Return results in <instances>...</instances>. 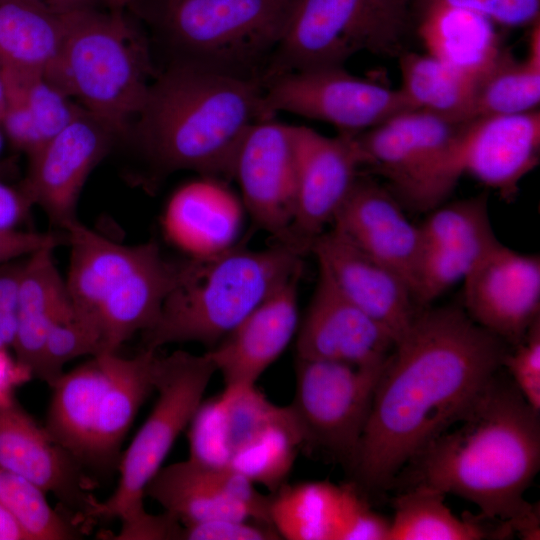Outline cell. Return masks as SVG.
Returning <instances> with one entry per match:
<instances>
[{"instance_id":"1","label":"cell","mask_w":540,"mask_h":540,"mask_svg":"<svg viewBox=\"0 0 540 540\" xmlns=\"http://www.w3.org/2000/svg\"><path fill=\"white\" fill-rule=\"evenodd\" d=\"M506 343L463 308L420 307L380 377L351 467L369 489L402 468L459 419L496 376Z\"/></svg>"},{"instance_id":"2","label":"cell","mask_w":540,"mask_h":540,"mask_svg":"<svg viewBox=\"0 0 540 540\" xmlns=\"http://www.w3.org/2000/svg\"><path fill=\"white\" fill-rule=\"evenodd\" d=\"M540 413L496 376L410 463L414 484L475 504L524 539H539V506L524 494L540 467Z\"/></svg>"},{"instance_id":"3","label":"cell","mask_w":540,"mask_h":540,"mask_svg":"<svg viewBox=\"0 0 540 540\" xmlns=\"http://www.w3.org/2000/svg\"><path fill=\"white\" fill-rule=\"evenodd\" d=\"M263 84L178 62L152 81L135 135L156 174L180 170L232 180L238 149L250 127L266 119Z\"/></svg>"},{"instance_id":"4","label":"cell","mask_w":540,"mask_h":540,"mask_svg":"<svg viewBox=\"0 0 540 540\" xmlns=\"http://www.w3.org/2000/svg\"><path fill=\"white\" fill-rule=\"evenodd\" d=\"M301 250L278 243L263 250L232 246L187 258L157 322L142 333L143 349L196 342L214 347L284 283L302 273Z\"/></svg>"},{"instance_id":"5","label":"cell","mask_w":540,"mask_h":540,"mask_svg":"<svg viewBox=\"0 0 540 540\" xmlns=\"http://www.w3.org/2000/svg\"><path fill=\"white\" fill-rule=\"evenodd\" d=\"M59 49L46 78L116 136L130 133L151 85L147 45L117 11L63 13Z\"/></svg>"},{"instance_id":"6","label":"cell","mask_w":540,"mask_h":540,"mask_svg":"<svg viewBox=\"0 0 540 540\" xmlns=\"http://www.w3.org/2000/svg\"><path fill=\"white\" fill-rule=\"evenodd\" d=\"M410 0H293L264 82L278 75L344 66L359 52L398 56Z\"/></svg>"},{"instance_id":"7","label":"cell","mask_w":540,"mask_h":540,"mask_svg":"<svg viewBox=\"0 0 540 540\" xmlns=\"http://www.w3.org/2000/svg\"><path fill=\"white\" fill-rule=\"evenodd\" d=\"M215 372L206 353L177 350L164 357L156 354L153 382L157 400L120 457L119 483L114 493L100 502L98 520L118 519L125 525L146 513L145 489L188 427Z\"/></svg>"},{"instance_id":"8","label":"cell","mask_w":540,"mask_h":540,"mask_svg":"<svg viewBox=\"0 0 540 540\" xmlns=\"http://www.w3.org/2000/svg\"><path fill=\"white\" fill-rule=\"evenodd\" d=\"M462 124L408 110L355 136L364 167L386 181L402 206L429 212L444 203L462 177Z\"/></svg>"},{"instance_id":"9","label":"cell","mask_w":540,"mask_h":540,"mask_svg":"<svg viewBox=\"0 0 540 540\" xmlns=\"http://www.w3.org/2000/svg\"><path fill=\"white\" fill-rule=\"evenodd\" d=\"M293 0H165L162 24L184 60L249 77L245 69L273 54ZM253 78V77H250Z\"/></svg>"},{"instance_id":"10","label":"cell","mask_w":540,"mask_h":540,"mask_svg":"<svg viewBox=\"0 0 540 540\" xmlns=\"http://www.w3.org/2000/svg\"><path fill=\"white\" fill-rule=\"evenodd\" d=\"M387 361L358 366L296 358L295 394L289 406L302 432L303 448L321 447L351 466Z\"/></svg>"},{"instance_id":"11","label":"cell","mask_w":540,"mask_h":540,"mask_svg":"<svg viewBox=\"0 0 540 540\" xmlns=\"http://www.w3.org/2000/svg\"><path fill=\"white\" fill-rule=\"evenodd\" d=\"M266 119L285 112L326 122L339 133L360 134L404 111L413 110L399 88L325 66L273 77L263 83Z\"/></svg>"},{"instance_id":"12","label":"cell","mask_w":540,"mask_h":540,"mask_svg":"<svg viewBox=\"0 0 540 540\" xmlns=\"http://www.w3.org/2000/svg\"><path fill=\"white\" fill-rule=\"evenodd\" d=\"M0 466L51 493L84 530L100 502L85 467L58 444L13 398L0 405Z\"/></svg>"},{"instance_id":"13","label":"cell","mask_w":540,"mask_h":540,"mask_svg":"<svg viewBox=\"0 0 540 540\" xmlns=\"http://www.w3.org/2000/svg\"><path fill=\"white\" fill-rule=\"evenodd\" d=\"M116 135L87 111H82L36 152L19 188L50 223L62 231L79 221L77 206L83 186L109 152Z\"/></svg>"},{"instance_id":"14","label":"cell","mask_w":540,"mask_h":540,"mask_svg":"<svg viewBox=\"0 0 540 540\" xmlns=\"http://www.w3.org/2000/svg\"><path fill=\"white\" fill-rule=\"evenodd\" d=\"M232 180L254 223L278 243L297 248L292 235L297 191L293 125L274 118L253 124L238 149Z\"/></svg>"},{"instance_id":"15","label":"cell","mask_w":540,"mask_h":540,"mask_svg":"<svg viewBox=\"0 0 540 540\" xmlns=\"http://www.w3.org/2000/svg\"><path fill=\"white\" fill-rule=\"evenodd\" d=\"M296 159L294 245L305 254L312 241L332 223L364 167L355 134L329 137L293 125Z\"/></svg>"},{"instance_id":"16","label":"cell","mask_w":540,"mask_h":540,"mask_svg":"<svg viewBox=\"0 0 540 540\" xmlns=\"http://www.w3.org/2000/svg\"><path fill=\"white\" fill-rule=\"evenodd\" d=\"M464 282V311L477 325L514 346L540 318V256L501 242Z\"/></svg>"},{"instance_id":"17","label":"cell","mask_w":540,"mask_h":540,"mask_svg":"<svg viewBox=\"0 0 540 540\" xmlns=\"http://www.w3.org/2000/svg\"><path fill=\"white\" fill-rule=\"evenodd\" d=\"M149 496L182 525L233 518L265 523L271 496L231 468L209 467L190 459L162 466L148 483Z\"/></svg>"},{"instance_id":"18","label":"cell","mask_w":540,"mask_h":540,"mask_svg":"<svg viewBox=\"0 0 540 540\" xmlns=\"http://www.w3.org/2000/svg\"><path fill=\"white\" fill-rule=\"evenodd\" d=\"M395 342L384 326L348 300L319 267L314 293L297 330L296 358L381 365Z\"/></svg>"},{"instance_id":"19","label":"cell","mask_w":540,"mask_h":540,"mask_svg":"<svg viewBox=\"0 0 540 540\" xmlns=\"http://www.w3.org/2000/svg\"><path fill=\"white\" fill-rule=\"evenodd\" d=\"M540 161V110L472 118L462 124L458 164L507 202Z\"/></svg>"},{"instance_id":"20","label":"cell","mask_w":540,"mask_h":540,"mask_svg":"<svg viewBox=\"0 0 540 540\" xmlns=\"http://www.w3.org/2000/svg\"><path fill=\"white\" fill-rule=\"evenodd\" d=\"M332 224L356 247L396 272L414 297L422 235L385 185L359 176Z\"/></svg>"},{"instance_id":"21","label":"cell","mask_w":540,"mask_h":540,"mask_svg":"<svg viewBox=\"0 0 540 540\" xmlns=\"http://www.w3.org/2000/svg\"><path fill=\"white\" fill-rule=\"evenodd\" d=\"M309 252L343 295L397 341L420 308L406 282L333 227L312 241Z\"/></svg>"},{"instance_id":"22","label":"cell","mask_w":540,"mask_h":540,"mask_svg":"<svg viewBox=\"0 0 540 540\" xmlns=\"http://www.w3.org/2000/svg\"><path fill=\"white\" fill-rule=\"evenodd\" d=\"M301 275L298 273L284 283L206 352L223 377L225 391L255 386L297 333Z\"/></svg>"},{"instance_id":"23","label":"cell","mask_w":540,"mask_h":540,"mask_svg":"<svg viewBox=\"0 0 540 540\" xmlns=\"http://www.w3.org/2000/svg\"><path fill=\"white\" fill-rule=\"evenodd\" d=\"M65 232L70 246L65 283L74 315L98 329L97 316L107 297L128 275L157 253L159 245L154 241L119 244L80 221Z\"/></svg>"},{"instance_id":"24","label":"cell","mask_w":540,"mask_h":540,"mask_svg":"<svg viewBox=\"0 0 540 540\" xmlns=\"http://www.w3.org/2000/svg\"><path fill=\"white\" fill-rule=\"evenodd\" d=\"M223 181L201 177L171 196L162 225L172 244L190 258H203L234 246L242 222L237 198Z\"/></svg>"},{"instance_id":"25","label":"cell","mask_w":540,"mask_h":540,"mask_svg":"<svg viewBox=\"0 0 540 540\" xmlns=\"http://www.w3.org/2000/svg\"><path fill=\"white\" fill-rule=\"evenodd\" d=\"M55 248L46 246L26 257L17 297L11 348L17 363L34 377L50 329L74 316L65 279L55 264Z\"/></svg>"},{"instance_id":"26","label":"cell","mask_w":540,"mask_h":540,"mask_svg":"<svg viewBox=\"0 0 540 540\" xmlns=\"http://www.w3.org/2000/svg\"><path fill=\"white\" fill-rule=\"evenodd\" d=\"M186 264L187 259L169 260L159 250L110 293L97 316L103 353L117 352L134 334L154 326Z\"/></svg>"},{"instance_id":"27","label":"cell","mask_w":540,"mask_h":540,"mask_svg":"<svg viewBox=\"0 0 540 540\" xmlns=\"http://www.w3.org/2000/svg\"><path fill=\"white\" fill-rule=\"evenodd\" d=\"M272 494L271 523L288 540H345L365 502L352 485L326 481L285 483Z\"/></svg>"},{"instance_id":"28","label":"cell","mask_w":540,"mask_h":540,"mask_svg":"<svg viewBox=\"0 0 540 540\" xmlns=\"http://www.w3.org/2000/svg\"><path fill=\"white\" fill-rule=\"evenodd\" d=\"M156 351L142 349L131 358L113 356L112 372L95 421L86 468L109 472L118 465L122 442L140 407L154 391Z\"/></svg>"},{"instance_id":"29","label":"cell","mask_w":540,"mask_h":540,"mask_svg":"<svg viewBox=\"0 0 540 540\" xmlns=\"http://www.w3.org/2000/svg\"><path fill=\"white\" fill-rule=\"evenodd\" d=\"M115 353L92 356L89 361L69 372H63L51 386L52 396L44 427L85 468L99 405L110 381Z\"/></svg>"},{"instance_id":"30","label":"cell","mask_w":540,"mask_h":540,"mask_svg":"<svg viewBox=\"0 0 540 540\" xmlns=\"http://www.w3.org/2000/svg\"><path fill=\"white\" fill-rule=\"evenodd\" d=\"M399 90L413 110L464 123L472 118L477 76L429 53L402 51Z\"/></svg>"},{"instance_id":"31","label":"cell","mask_w":540,"mask_h":540,"mask_svg":"<svg viewBox=\"0 0 540 540\" xmlns=\"http://www.w3.org/2000/svg\"><path fill=\"white\" fill-rule=\"evenodd\" d=\"M63 34V17L43 0H0V68L45 71Z\"/></svg>"},{"instance_id":"32","label":"cell","mask_w":540,"mask_h":540,"mask_svg":"<svg viewBox=\"0 0 540 540\" xmlns=\"http://www.w3.org/2000/svg\"><path fill=\"white\" fill-rule=\"evenodd\" d=\"M419 15V32L427 53L475 76L502 50L492 22L480 15L457 9H434Z\"/></svg>"},{"instance_id":"33","label":"cell","mask_w":540,"mask_h":540,"mask_svg":"<svg viewBox=\"0 0 540 540\" xmlns=\"http://www.w3.org/2000/svg\"><path fill=\"white\" fill-rule=\"evenodd\" d=\"M445 493L424 484L397 495L388 540H479L486 528L475 520L462 519L445 504Z\"/></svg>"},{"instance_id":"34","label":"cell","mask_w":540,"mask_h":540,"mask_svg":"<svg viewBox=\"0 0 540 540\" xmlns=\"http://www.w3.org/2000/svg\"><path fill=\"white\" fill-rule=\"evenodd\" d=\"M301 448L302 432L287 406L282 416L252 433L235 449L229 468L274 493L285 484Z\"/></svg>"},{"instance_id":"35","label":"cell","mask_w":540,"mask_h":540,"mask_svg":"<svg viewBox=\"0 0 540 540\" xmlns=\"http://www.w3.org/2000/svg\"><path fill=\"white\" fill-rule=\"evenodd\" d=\"M539 103L540 66L502 49L476 78L472 118L530 112Z\"/></svg>"},{"instance_id":"36","label":"cell","mask_w":540,"mask_h":540,"mask_svg":"<svg viewBox=\"0 0 540 540\" xmlns=\"http://www.w3.org/2000/svg\"><path fill=\"white\" fill-rule=\"evenodd\" d=\"M419 224L423 244L463 250L483 257L500 241L489 216L488 194L440 205Z\"/></svg>"},{"instance_id":"37","label":"cell","mask_w":540,"mask_h":540,"mask_svg":"<svg viewBox=\"0 0 540 540\" xmlns=\"http://www.w3.org/2000/svg\"><path fill=\"white\" fill-rule=\"evenodd\" d=\"M0 503L20 524L29 540L79 539L85 532L67 514L54 510L43 490L2 466Z\"/></svg>"},{"instance_id":"38","label":"cell","mask_w":540,"mask_h":540,"mask_svg":"<svg viewBox=\"0 0 540 540\" xmlns=\"http://www.w3.org/2000/svg\"><path fill=\"white\" fill-rule=\"evenodd\" d=\"M100 354H103V348L98 329L74 315L50 329L36 378L51 387L68 362L81 356Z\"/></svg>"},{"instance_id":"39","label":"cell","mask_w":540,"mask_h":540,"mask_svg":"<svg viewBox=\"0 0 540 540\" xmlns=\"http://www.w3.org/2000/svg\"><path fill=\"white\" fill-rule=\"evenodd\" d=\"M187 428L188 459L209 467L229 468L231 452L220 394L200 403Z\"/></svg>"},{"instance_id":"40","label":"cell","mask_w":540,"mask_h":540,"mask_svg":"<svg viewBox=\"0 0 540 540\" xmlns=\"http://www.w3.org/2000/svg\"><path fill=\"white\" fill-rule=\"evenodd\" d=\"M419 14L457 9L480 15L504 27H528L540 18V0H414Z\"/></svg>"},{"instance_id":"41","label":"cell","mask_w":540,"mask_h":540,"mask_svg":"<svg viewBox=\"0 0 540 540\" xmlns=\"http://www.w3.org/2000/svg\"><path fill=\"white\" fill-rule=\"evenodd\" d=\"M513 347L512 351H506L502 366L529 406L540 413V318Z\"/></svg>"},{"instance_id":"42","label":"cell","mask_w":540,"mask_h":540,"mask_svg":"<svg viewBox=\"0 0 540 540\" xmlns=\"http://www.w3.org/2000/svg\"><path fill=\"white\" fill-rule=\"evenodd\" d=\"M183 540L281 539L273 525L248 519H217L182 525Z\"/></svg>"},{"instance_id":"43","label":"cell","mask_w":540,"mask_h":540,"mask_svg":"<svg viewBox=\"0 0 540 540\" xmlns=\"http://www.w3.org/2000/svg\"><path fill=\"white\" fill-rule=\"evenodd\" d=\"M25 258L0 264V349L12 347L16 306Z\"/></svg>"},{"instance_id":"44","label":"cell","mask_w":540,"mask_h":540,"mask_svg":"<svg viewBox=\"0 0 540 540\" xmlns=\"http://www.w3.org/2000/svg\"><path fill=\"white\" fill-rule=\"evenodd\" d=\"M67 243L66 232L0 231V264L25 258L46 246Z\"/></svg>"},{"instance_id":"45","label":"cell","mask_w":540,"mask_h":540,"mask_svg":"<svg viewBox=\"0 0 540 540\" xmlns=\"http://www.w3.org/2000/svg\"><path fill=\"white\" fill-rule=\"evenodd\" d=\"M182 524L164 511L159 515L146 512L138 520L121 525L120 531L109 539L116 540H163L181 539Z\"/></svg>"},{"instance_id":"46","label":"cell","mask_w":540,"mask_h":540,"mask_svg":"<svg viewBox=\"0 0 540 540\" xmlns=\"http://www.w3.org/2000/svg\"><path fill=\"white\" fill-rule=\"evenodd\" d=\"M32 207L19 187L0 182V231L18 230L30 216Z\"/></svg>"},{"instance_id":"47","label":"cell","mask_w":540,"mask_h":540,"mask_svg":"<svg viewBox=\"0 0 540 540\" xmlns=\"http://www.w3.org/2000/svg\"><path fill=\"white\" fill-rule=\"evenodd\" d=\"M30 376L15 359L9 357L7 349H0V405L12 400L14 385Z\"/></svg>"},{"instance_id":"48","label":"cell","mask_w":540,"mask_h":540,"mask_svg":"<svg viewBox=\"0 0 540 540\" xmlns=\"http://www.w3.org/2000/svg\"><path fill=\"white\" fill-rule=\"evenodd\" d=\"M0 540H29L16 519L0 503Z\"/></svg>"},{"instance_id":"49","label":"cell","mask_w":540,"mask_h":540,"mask_svg":"<svg viewBox=\"0 0 540 540\" xmlns=\"http://www.w3.org/2000/svg\"><path fill=\"white\" fill-rule=\"evenodd\" d=\"M526 58L531 63L540 66V18L528 26Z\"/></svg>"},{"instance_id":"50","label":"cell","mask_w":540,"mask_h":540,"mask_svg":"<svg viewBox=\"0 0 540 540\" xmlns=\"http://www.w3.org/2000/svg\"><path fill=\"white\" fill-rule=\"evenodd\" d=\"M91 0H46L45 3L59 14L87 8Z\"/></svg>"},{"instance_id":"51","label":"cell","mask_w":540,"mask_h":540,"mask_svg":"<svg viewBox=\"0 0 540 540\" xmlns=\"http://www.w3.org/2000/svg\"><path fill=\"white\" fill-rule=\"evenodd\" d=\"M4 104H5V86L2 76V71L0 68V121L4 110Z\"/></svg>"},{"instance_id":"52","label":"cell","mask_w":540,"mask_h":540,"mask_svg":"<svg viewBox=\"0 0 540 540\" xmlns=\"http://www.w3.org/2000/svg\"><path fill=\"white\" fill-rule=\"evenodd\" d=\"M115 9L124 6L129 0H108Z\"/></svg>"},{"instance_id":"53","label":"cell","mask_w":540,"mask_h":540,"mask_svg":"<svg viewBox=\"0 0 540 540\" xmlns=\"http://www.w3.org/2000/svg\"><path fill=\"white\" fill-rule=\"evenodd\" d=\"M1 144H2V141H1V135H0V150H1Z\"/></svg>"}]
</instances>
